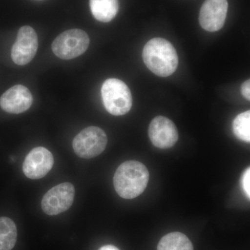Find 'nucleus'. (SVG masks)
I'll list each match as a JSON object with an SVG mask.
<instances>
[{
	"label": "nucleus",
	"mask_w": 250,
	"mask_h": 250,
	"mask_svg": "<svg viewBox=\"0 0 250 250\" xmlns=\"http://www.w3.org/2000/svg\"><path fill=\"white\" fill-rule=\"evenodd\" d=\"M143 59L147 68L157 76H170L177 70L179 57L174 46L161 38L148 41L143 50Z\"/></svg>",
	"instance_id": "1"
},
{
	"label": "nucleus",
	"mask_w": 250,
	"mask_h": 250,
	"mask_svg": "<svg viewBox=\"0 0 250 250\" xmlns=\"http://www.w3.org/2000/svg\"><path fill=\"white\" fill-rule=\"evenodd\" d=\"M98 250H120L117 247L112 245H106V246L101 247Z\"/></svg>",
	"instance_id": "18"
},
{
	"label": "nucleus",
	"mask_w": 250,
	"mask_h": 250,
	"mask_svg": "<svg viewBox=\"0 0 250 250\" xmlns=\"http://www.w3.org/2000/svg\"><path fill=\"white\" fill-rule=\"evenodd\" d=\"M90 11L100 22L111 21L118 13V0H90Z\"/></svg>",
	"instance_id": "12"
},
{
	"label": "nucleus",
	"mask_w": 250,
	"mask_h": 250,
	"mask_svg": "<svg viewBox=\"0 0 250 250\" xmlns=\"http://www.w3.org/2000/svg\"><path fill=\"white\" fill-rule=\"evenodd\" d=\"M104 107L108 113L116 116H123L131 110L132 96L127 85L118 79H108L101 89Z\"/></svg>",
	"instance_id": "3"
},
{
	"label": "nucleus",
	"mask_w": 250,
	"mask_h": 250,
	"mask_svg": "<svg viewBox=\"0 0 250 250\" xmlns=\"http://www.w3.org/2000/svg\"><path fill=\"white\" fill-rule=\"evenodd\" d=\"M75 194V187L71 183L59 184L46 192L41 201V208L47 215L60 214L71 207Z\"/></svg>",
	"instance_id": "6"
},
{
	"label": "nucleus",
	"mask_w": 250,
	"mask_h": 250,
	"mask_svg": "<svg viewBox=\"0 0 250 250\" xmlns=\"http://www.w3.org/2000/svg\"><path fill=\"white\" fill-rule=\"evenodd\" d=\"M233 131L238 139L250 142V111L238 115L233 122Z\"/></svg>",
	"instance_id": "15"
},
{
	"label": "nucleus",
	"mask_w": 250,
	"mask_h": 250,
	"mask_svg": "<svg viewBox=\"0 0 250 250\" xmlns=\"http://www.w3.org/2000/svg\"><path fill=\"white\" fill-rule=\"evenodd\" d=\"M16 224L7 217H0V250H12L17 241Z\"/></svg>",
	"instance_id": "13"
},
{
	"label": "nucleus",
	"mask_w": 250,
	"mask_h": 250,
	"mask_svg": "<svg viewBox=\"0 0 250 250\" xmlns=\"http://www.w3.org/2000/svg\"><path fill=\"white\" fill-rule=\"evenodd\" d=\"M90 44V39L84 31L72 29L62 33L52 44L53 53L63 60H70L84 53Z\"/></svg>",
	"instance_id": "4"
},
{
	"label": "nucleus",
	"mask_w": 250,
	"mask_h": 250,
	"mask_svg": "<svg viewBox=\"0 0 250 250\" xmlns=\"http://www.w3.org/2000/svg\"><path fill=\"white\" fill-rule=\"evenodd\" d=\"M107 143V136L103 129L98 126H89L75 136L72 147L79 157L89 159L101 154Z\"/></svg>",
	"instance_id": "5"
},
{
	"label": "nucleus",
	"mask_w": 250,
	"mask_h": 250,
	"mask_svg": "<svg viewBox=\"0 0 250 250\" xmlns=\"http://www.w3.org/2000/svg\"><path fill=\"white\" fill-rule=\"evenodd\" d=\"M157 250H193L191 241L184 233H167L159 241Z\"/></svg>",
	"instance_id": "14"
},
{
	"label": "nucleus",
	"mask_w": 250,
	"mask_h": 250,
	"mask_svg": "<svg viewBox=\"0 0 250 250\" xmlns=\"http://www.w3.org/2000/svg\"><path fill=\"white\" fill-rule=\"evenodd\" d=\"M54 157L45 147L34 148L26 156L22 170L26 177L31 179H39L45 177L52 170Z\"/></svg>",
	"instance_id": "10"
},
{
	"label": "nucleus",
	"mask_w": 250,
	"mask_h": 250,
	"mask_svg": "<svg viewBox=\"0 0 250 250\" xmlns=\"http://www.w3.org/2000/svg\"><path fill=\"white\" fill-rule=\"evenodd\" d=\"M241 93L246 100H250V81L247 80L241 86Z\"/></svg>",
	"instance_id": "17"
},
{
	"label": "nucleus",
	"mask_w": 250,
	"mask_h": 250,
	"mask_svg": "<svg viewBox=\"0 0 250 250\" xmlns=\"http://www.w3.org/2000/svg\"><path fill=\"white\" fill-rule=\"evenodd\" d=\"M228 10V0H205L199 16L200 25L209 32L220 30L225 24Z\"/></svg>",
	"instance_id": "9"
},
{
	"label": "nucleus",
	"mask_w": 250,
	"mask_h": 250,
	"mask_svg": "<svg viewBox=\"0 0 250 250\" xmlns=\"http://www.w3.org/2000/svg\"><path fill=\"white\" fill-rule=\"evenodd\" d=\"M39 39L35 30L29 26L19 29L17 39L11 49V58L18 65H25L36 56Z\"/></svg>",
	"instance_id": "7"
},
{
	"label": "nucleus",
	"mask_w": 250,
	"mask_h": 250,
	"mask_svg": "<svg viewBox=\"0 0 250 250\" xmlns=\"http://www.w3.org/2000/svg\"><path fill=\"white\" fill-rule=\"evenodd\" d=\"M33 96L30 90L22 85L11 87L0 98V106L4 111L19 114L31 107Z\"/></svg>",
	"instance_id": "11"
},
{
	"label": "nucleus",
	"mask_w": 250,
	"mask_h": 250,
	"mask_svg": "<svg viewBox=\"0 0 250 250\" xmlns=\"http://www.w3.org/2000/svg\"><path fill=\"white\" fill-rule=\"evenodd\" d=\"M148 135L152 144L159 149L172 147L179 139L178 130L175 125L164 116H157L152 120Z\"/></svg>",
	"instance_id": "8"
},
{
	"label": "nucleus",
	"mask_w": 250,
	"mask_h": 250,
	"mask_svg": "<svg viewBox=\"0 0 250 250\" xmlns=\"http://www.w3.org/2000/svg\"><path fill=\"white\" fill-rule=\"evenodd\" d=\"M149 181L146 166L136 161L123 163L113 177V185L120 197L126 200L136 198L144 192Z\"/></svg>",
	"instance_id": "2"
},
{
	"label": "nucleus",
	"mask_w": 250,
	"mask_h": 250,
	"mask_svg": "<svg viewBox=\"0 0 250 250\" xmlns=\"http://www.w3.org/2000/svg\"><path fill=\"white\" fill-rule=\"evenodd\" d=\"M241 184L247 197L250 198V168L248 167L241 177Z\"/></svg>",
	"instance_id": "16"
}]
</instances>
